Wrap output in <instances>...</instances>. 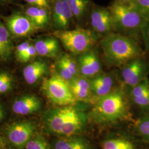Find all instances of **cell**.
<instances>
[{
  "mask_svg": "<svg viewBox=\"0 0 149 149\" xmlns=\"http://www.w3.org/2000/svg\"><path fill=\"white\" fill-rule=\"evenodd\" d=\"M76 56L80 75L91 79L103 72L101 60L93 49Z\"/></svg>",
  "mask_w": 149,
  "mask_h": 149,
  "instance_id": "obj_8",
  "label": "cell"
},
{
  "mask_svg": "<svg viewBox=\"0 0 149 149\" xmlns=\"http://www.w3.org/2000/svg\"><path fill=\"white\" fill-rule=\"evenodd\" d=\"M31 45V44L28 42H24L18 45L16 47V50H15V55H16V58H18L24 53L30 47Z\"/></svg>",
  "mask_w": 149,
  "mask_h": 149,
  "instance_id": "obj_32",
  "label": "cell"
},
{
  "mask_svg": "<svg viewBox=\"0 0 149 149\" xmlns=\"http://www.w3.org/2000/svg\"><path fill=\"white\" fill-rule=\"evenodd\" d=\"M74 19L73 13L67 0H54L52 19L56 31L69 29Z\"/></svg>",
  "mask_w": 149,
  "mask_h": 149,
  "instance_id": "obj_12",
  "label": "cell"
},
{
  "mask_svg": "<svg viewBox=\"0 0 149 149\" xmlns=\"http://www.w3.org/2000/svg\"><path fill=\"white\" fill-rule=\"evenodd\" d=\"M119 69L117 77L130 90L147 77L149 69L146 62L140 57L130 60Z\"/></svg>",
  "mask_w": 149,
  "mask_h": 149,
  "instance_id": "obj_6",
  "label": "cell"
},
{
  "mask_svg": "<svg viewBox=\"0 0 149 149\" xmlns=\"http://www.w3.org/2000/svg\"><path fill=\"white\" fill-rule=\"evenodd\" d=\"M68 84L76 101L91 102L90 79L80 75L68 82Z\"/></svg>",
  "mask_w": 149,
  "mask_h": 149,
  "instance_id": "obj_15",
  "label": "cell"
},
{
  "mask_svg": "<svg viewBox=\"0 0 149 149\" xmlns=\"http://www.w3.org/2000/svg\"><path fill=\"white\" fill-rule=\"evenodd\" d=\"M5 21L10 34L16 37H27L37 29L25 14L19 12L7 17Z\"/></svg>",
  "mask_w": 149,
  "mask_h": 149,
  "instance_id": "obj_11",
  "label": "cell"
},
{
  "mask_svg": "<svg viewBox=\"0 0 149 149\" xmlns=\"http://www.w3.org/2000/svg\"><path fill=\"white\" fill-rule=\"evenodd\" d=\"M90 19L91 31L97 38L101 39L114 32L112 15L109 8L95 7L91 13Z\"/></svg>",
  "mask_w": 149,
  "mask_h": 149,
  "instance_id": "obj_7",
  "label": "cell"
},
{
  "mask_svg": "<svg viewBox=\"0 0 149 149\" xmlns=\"http://www.w3.org/2000/svg\"><path fill=\"white\" fill-rule=\"evenodd\" d=\"M41 108V102L37 97L27 95L13 102L12 110L17 115L26 116L37 112Z\"/></svg>",
  "mask_w": 149,
  "mask_h": 149,
  "instance_id": "obj_16",
  "label": "cell"
},
{
  "mask_svg": "<svg viewBox=\"0 0 149 149\" xmlns=\"http://www.w3.org/2000/svg\"><path fill=\"white\" fill-rule=\"evenodd\" d=\"M117 77V71L102 72L90 79L92 92L91 103L93 104L98 100L106 96L114 90Z\"/></svg>",
  "mask_w": 149,
  "mask_h": 149,
  "instance_id": "obj_9",
  "label": "cell"
},
{
  "mask_svg": "<svg viewBox=\"0 0 149 149\" xmlns=\"http://www.w3.org/2000/svg\"><path fill=\"white\" fill-rule=\"evenodd\" d=\"M47 9L31 6L24 11V14L37 29H43L50 23V17Z\"/></svg>",
  "mask_w": 149,
  "mask_h": 149,
  "instance_id": "obj_20",
  "label": "cell"
},
{
  "mask_svg": "<svg viewBox=\"0 0 149 149\" xmlns=\"http://www.w3.org/2000/svg\"><path fill=\"white\" fill-rule=\"evenodd\" d=\"M5 143L1 138H0V149H4L5 148Z\"/></svg>",
  "mask_w": 149,
  "mask_h": 149,
  "instance_id": "obj_38",
  "label": "cell"
},
{
  "mask_svg": "<svg viewBox=\"0 0 149 149\" xmlns=\"http://www.w3.org/2000/svg\"><path fill=\"white\" fill-rule=\"evenodd\" d=\"M56 74L68 82L80 76L76 59L69 54H62L55 64Z\"/></svg>",
  "mask_w": 149,
  "mask_h": 149,
  "instance_id": "obj_13",
  "label": "cell"
},
{
  "mask_svg": "<svg viewBox=\"0 0 149 149\" xmlns=\"http://www.w3.org/2000/svg\"><path fill=\"white\" fill-rule=\"evenodd\" d=\"M128 111V102L124 92L117 88L96 102L92 115L99 121L111 122L125 117Z\"/></svg>",
  "mask_w": 149,
  "mask_h": 149,
  "instance_id": "obj_3",
  "label": "cell"
},
{
  "mask_svg": "<svg viewBox=\"0 0 149 149\" xmlns=\"http://www.w3.org/2000/svg\"><path fill=\"white\" fill-rule=\"evenodd\" d=\"M105 62L110 66L121 68L132 59L140 57L142 51L133 38L112 32L100 41Z\"/></svg>",
  "mask_w": 149,
  "mask_h": 149,
  "instance_id": "obj_1",
  "label": "cell"
},
{
  "mask_svg": "<svg viewBox=\"0 0 149 149\" xmlns=\"http://www.w3.org/2000/svg\"><path fill=\"white\" fill-rule=\"evenodd\" d=\"M133 4L144 18L149 21V0H135Z\"/></svg>",
  "mask_w": 149,
  "mask_h": 149,
  "instance_id": "obj_27",
  "label": "cell"
},
{
  "mask_svg": "<svg viewBox=\"0 0 149 149\" xmlns=\"http://www.w3.org/2000/svg\"><path fill=\"white\" fill-rule=\"evenodd\" d=\"M73 13L74 19L80 22L83 21L90 4V0H67Z\"/></svg>",
  "mask_w": 149,
  "mask_h": 149,
  "instance_id": "obj_23",
  "label": "cell"
},
{
  "mask_svg": "<svg viewBox=\"0 0 149 149\" xmlns=\"http://www.w3.org/2000/svg\"><path fill=\"white\" fill-rule=\"evenodd\" d=\"M37 50L34 45H31L27 50L17 59L21 63H26L37 55Z\"/></svg>",
  "mask_w": 149,
  "mask_h": 149,
  "instance_id": "obj_29",
  "label": "cell"
},
{
  "mask_svg": "<svg viewBox=\"0 0 149 149\" xmlns=\"http://www.w3.org/2000/svg\"><path fill=\"white\" fill-rule=\"evenodd\" d=\"M3 117H4V112H3V110L2 108V107L0 106V122L2 120V119H3Z\"/></svg>",
  "mask_w": 149,
  "mask_h": 149,
  "instance_id": "obj_37",
  "label": "cell"
},
{
  "mask_svg": "<svg viewBox=\"0 0 149 149\" xmlns=\"http://www.w3.org/2000/svg\"><path fill=\"white\" fill-rule=\"evenodd\" d=\"M14 0H0V4L1 5H8L12 3Z\"/></svg>",
  "mask_w": 149,
  "mask_h": 149,
  "instance_id": "obj_36",
  "label": "cell"
},
{
  "mask_svg": "<svg viewBox=\"0 0 149 149\" xmlns=\"http://www.w3.org/2000/svg\"><path fill=\"white\" fill-rule=\"evenodd\" d=\"M31 6H36L48 10L50 8L49 0H25Z\"/></svg>",
  "mask_w": 149,
  "mask_h": 149,
  "instance_id": "obj_31",
  "label": "cell"
},
{
  "mask_svg": "<svg viewBox=\"0 0 149 149\" xmlns=\"http://www.w3.org/2000/svg\"><path fill=\"white\" fill-rule=\"evenodd\" d=\"M2 24V22H1L0 21V25Z\"/></svg>",
  "mask_w": 149,
  "mask_h": 149,
  "instance_id": "obj_39",
  "label": "cell"
},
{
  "mask_svg": "<svg viewBox=\"0 0 149 149\" xmlns=\"http://www.w3.org/2000/svg\"><path fill=\"white\" fill-rule=\"evenodd\" d=\"M141 34L144 40L145 47L146 51L149 54V21H148L145 24L141 31Z\"/></svg>",
  "mask_w": 149,
  "mask_h": 149,
  "instance_id": "obj_30",
  "label": "cell"
},
{
  "mask_svg": "<svg viewBox=\"0 0 149 149\" xmlns=\"http://www.w3.org/2000/svg\"><path fill=\"white\" fill-rule=\"evenodd\" d=\"M47 64L43 61L37 60L26 66L23 71L24 79L29 85L36 84L48 72Z\"/></svg>",
  "mask_w": 149,
  "mask_h": 149,
  "instance_id": "obj_19",
  "label": "cell"
},
{
  "mask_svg": "<svg viewBox=\"0 0 149 149\" xmlns=\"http://www.w3.org/2000/svg\"><path fill=\"white\" fill-rule=\"evenodd\" d=\"M13 50L11 34L2 23L0 25V60L5 61L9 59Z\"/></svg>",
  "mask_w": 149,
  "mask_h": 149,
  "instance_id": "obj_21",
  "label": "cell"
},
{
  "mask_svg": "<svg viewBox=\"0 0 149 149\" xmlns=\"http://www.w3.org/2000/svg\"><path fill=\"white\" fill-rule=\"evenodd\" d=\"M84 118L83 114L76 108L71 107L69 114L61 129L60 134L70 136L80 132L83 127Z\"/></svg>",
  "mask_w": 149,
  "mask_h": 149,
  "instance_id": "obj_17",
  "label": "cell"
},
{
  "mask_svg": "<svg viewBox=\"0 0 149 149\" xmlns=\"http://www.w3.org/2000/svg\"><path fill=\"white\" fill-rule=\"evenodd\" d=\"M42 87L49 100L56 104L68 106L74 104L77 102L68 82L56 74L44 79Z\"/></svg>",
  "mask_w": 149,
  "mask_h": 149,
  "instance_id": "obj_5",
  "label": "cell"
},
{
  "mask_svg": "<svg viewBox=\"0 0 149 149\" xmlns=\"http://www.w3.org/2000/svg\"><path fill=\"white\" fill-rule=\"evenodd\" d=\"M12 79L10 74L6 72H0V88L3 85L6 81Z\"/></svg>",
  "mask_w": 149,
  "mask_h": 149,
  "instance_id": "obj_34",
  "label": "cell"
},
{
  "mask_svg": "<svg viewBox=\"0 0 149 149\" xmlns=\"http://www.w3.org/2000/svg\"><path fill=\"white\" fill-rule=\"evenodd\" d=\"M12 79H11L7 81H6L5 83L3 84L1 88H0V93H4L10 90L12 87Z\"/></svg>",
  "mask_w": 149,
  "mask_h": 149,
  "instance_id": "obj_33",
  "label": "cell"
},
{
  "mask_svg": "<svg viewBox=\"0 0 149 149\" xmlns=\"http://www.w3.org/2000/svg\"><path fill=\"white\" fill-rule=\"evenodd\" d=\"M54 36L60 41L66 50L76 56L93 49L97 39L91 30L80 28L56 31Z\"/></svg>",
  "mask_w": 149,
  "mask_h": 149,
  "instance_id": "obj_4",
  "label": "cell"
},
{
  "mask_svg": "<svg viewBox=\"0 0 149 149\" xmlns=\"http://www.w3.org/2000/svg\"><path fill=\"white\" fill-rule=\"evenodd\" d=\"M71 107L68 106L55 108L45 114L44 122L49 132L55 134H60Z\"/></svg>",
  "mask_w": 149,
  "mask_h": 149,
  "instance_id": "obj_14",
  "label": "cell"
},
{
  "mask_svg": "<svg viewBox=\"0 0 149 149\" xmlns=\"http://www.w3.org/2000/svg\"><path fill=\"white\" fill-rule=\"evenodd\" d=\"M54 149H91L89 145L81 139L66 138L56 140Z\"/></svg>",
  "mask_w": 149,
  "mask_h": 149,
  "instance_id": "obj_22",
  "label": "cell"
},
{
  "mask_svg": "<svg viewBox=\"0 0 149 149\" xmlns=\"http://www.w3.org/2000/svg\"><path fill=\"white\" fill-rule=\"evenodd\" d=\"M103 149H135L133 144L123 139L107 140L103 144Z\"/></svg>",
  "mask_w": 149,
  "mask_h": 149,
  "instance_id": "obj_24",
  "label": "cell"
},
{
  "mask_svg": "<svg viewBox=\"0 0 149 149\" xmlns=\"http://www.w3.org/2000/svg\"><path fill=\"white\" fill-rule=\"evenodd\" d=\"M115 1L125 5H132L134 3L135 0H116Z\"/></svg>",
  "mask_w": 149,
  "mask_h": 149,
  "instance_id": "obj_35",
  "label": "cell"
},
{
  "mask_svg": "<svg viewBox=\"0 0 149 149\" xmlns=\"http://www.w3.org/2000/svg\"><path fill=\"white\" fill-rule=\"evenodd\" d=\"M34 47L38 55L47 58H54L59 55L60 44L56 37H46L36 42Z\"/></svg>",
  "mask_w": 149,
  "mask_h": 149,
  "instance_id": "obj_18",
  "label": "cell"
},
{
  "mask_svg": "<svg viewBox=\"0 0 149 149\" xmlns=\"http://www.w3.org/2000/svg\"><path fill=\"white\" fill-rule=\"evenodd\" d=\"M26 149H49L44 139L41 136L32 138L25 146Z\"/></svg>",
  "mask_w": 149,
  "mask_h": 149,
  "instance_id": "obj_26",
  "label": "cell"
},
{
  "mask_svg": "<svg viewBox=\"0 0 149 149\" xmlns=\"http://www.w3.org/2000/svg\"><path fill=\"white\" fill-rule=\"evenodd\" d=\"M139 133L144 138L149 140V116L141 118L137 123Z\"/></svg>",
  "mask_w": 149,
  "mask_h": 149,
  "instance_id": "obj_25",
  "label": "cell"
},
{
  "mask_svg": "<svg viewBox=\"0 0 149 149\" xmlns=\"http://www.w3.org/2000/svg\"><path fill=\"white\" fill-rule=\"evenodd\" d=\"M34 125L29 121H23L11 124L7 129V136L10 142L17 148L25 147L32 138Z\"/></svg>",
  "mask_w": 149,
  "mask_h": 149,
  "instance_id": "obj_10",
  "label": "cell"
},
{
  "mask_svg": "<svg viewBox=\"0 0 149 149\" xmlns=\"http://www.w3.org/2000/svg\"><path fill=\"white\" fill-rule=\"evenodd\" d=\"M134 103L142 109L149 108V91L143 95L131 98Z\"/></svg>",
  "mask_w": 149,
  "mask_h": 149,
  "instance_id": "obj_28",
  "label": "cell"
},
{
  "mask_svg": "<svg viewBox=\"0 0 149 149\" xmlns=\"http://www.w3.org/2000/svg\"><path fill=\"white\" fill-rule=\"evenodd\" d=\"M108 8L112 15L114 32L130 38L141 34L147 21L134 4L125 5L114 1Z\"/></svg>",
  "mask_w": 149,
  "mask_h": 149,
  "instance_id": "obj_2",
  "label": "cell"
}]
</instances>
